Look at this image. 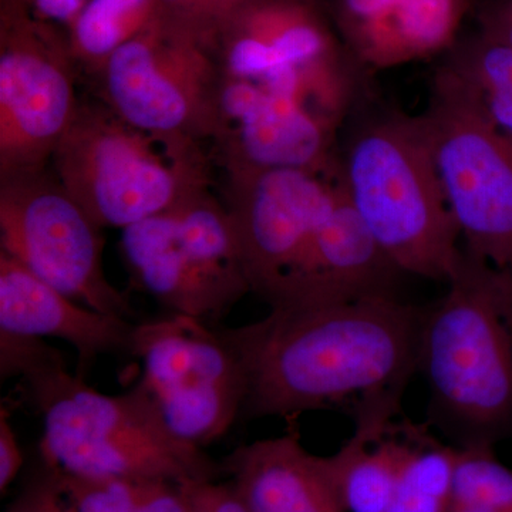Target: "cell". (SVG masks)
Wrapping results in <instances>:
<instances>
[{"label": "cell", "instance_id": "cell-1", "mask_svg": "<svg viewBox=\"0 0 512 512\" xmlns=\"http://www.w3.org/2000/svg\"><path fill=\"white\" fill-rule=\"evenodd\" d=\"M424 309L394 295L272 308L266 318L221 329L247 379L248 419H296L315 410L400 402L419 370Z\"/></svg>", "mask_w": 512, "mask_h": 512}, {"label": "cell", "instance_id": "cell-23", "mask_svg": "<svg viewBox=\"0 0 512 512\" xmlns=\"http://www.w3.org/2000/svg\"><path fill=\"white\" fill-rule=\"evenodd\" d=\"M258 2L261 0H157L163 18L200 37L215 49L231 20Z\"/></svg>", "mask_w": 512, "mask_h": 512}, {"label": "cell", "instance_id": "cell-7", "mask_svg": "<svg viewBox=\"0 0 512 512\" xmlns=\"http://www.w3.org/2000/svg\"><path fill=\"white\" fill-rule=\"evenodd\" d=\"M121 254L141 291L210 326L251 292L231 217L211 187L124 228Z\"/></svg>", "mask_w": 512, "mask_h": 512}, {"label": "cell", "instance_id": "cell-5", "mask_svg": "<svg viewBox=\"0 0 512 512\" xmlns=\"http://www.w3.org/2000/svg\"><path fill=\"white\" fill-rule=\"evenodd\" d=\"M52 164L100 229L123 231L211 187V156L200 141L131 126L100 100H80Z\"/></svg>", "mask_w": 512, "mask_h": 512}, {"label": "cell", "instance_id": "cell-32", "mask_svg": "<svg viewBox=\"0 0 512 512\" xmlns=\"http://www.w3.org/2000/svg\"><path fill=\"white\" fill-rule=\"evenodd\" d=\"M53 512H76V510H74L70 501L67 500L66 495L63 494L62 497H60V500L57 501L55 511Z\"/></svg>", "mask_w": 512, "mask_h": 512}, {"label": "cell", "instance_id": "cell-6", "mask_svg": "<svg viewBox=\"0 0 512 512\" xmlns=\"http://www.w3.org/2000/svg\"><path fill=\"white\" fill-rule=\"evenodd\" d=\"M464 251L498 269L512 265V143L485 96L444 67L420 116Z\"/></svg>", "mask_w": 512, "mask_h": 512}, {"label": "cell", "instance_id": "cell-34", "mask_svg": "<svg viewBox=\"0 0 512 512\" xmlns=\"http://www.w3.org/2000/svg\"><path fill=\"white\" fill-rule=\"evenodd\" d=\"M508 272H510V275H511V278H512V265L510 266V268H508Z\"/></svg>", "mask_w": 512, "mask_h": 512}, {"label": "cell", "instance_id": "cell-28", "mask_svg": "<svg viewBox=\"0 0 512 512\" xmlns=\"http://www.w3.org/2000/svg\"><path fill=\"white\" fill-rule=\"evenodd\" d=\"M23 466V454L18 437L10 424L9 409L0 413V491L8 490Z\"/></svg>", "mask_w": 512, "mask_h": 512}, {"label": "cell", "instance_id": "cell-25", "mask_svg": "<svg viewBox=\"0 0 512 512\" xmlns=\"http://www.w3.org/2000/svg\"><path fill=\"white\" fill-rule=\"evenodd\" d=\"M448 69L485 97L512 92V47L494 37L488 36L466 56L458 57Z\"/></svg>", "mask_w": 512, "mask_h": 512}, {"label": "cell", "instance_id": "cell-31", "mask_svg": "<svg viewBox=\"0 0 512 512\" xmlns=\"http://www.w3.org/2000/svg\"><path fill=\"white\" fill-rule=\"evenodd\" d=\"M490 36L512 47V8L505 10L503 15L495 20Z\"/></svg>", "mask_w": 512, "mask_h": 512}, {"label": "cell", "instance_id": "cell-20", "mask_svg": "<svg viewBox=\"0 0 512 512\" xmlns=\"http://www.w3.org/2000/svg\"><path fill=\"white\" fill-rule=\"evenodd\" d=\"M160 12L157 0H89L69 26L70 50L80 73L94 76L124 43Z\"/></svg>", "mask_w": 512, "mask_h": 512}, {"label": "cell", "instance_id": "cell-15", "mask_svg": "<svg viewBox=\"0 0 512 512\" xmlns=\"http://www.w3.org/2000/svg\"><path fill=\"white\" fill-rule=\"evenodd\" d=\"M399 274L336 180L328 211L266 302L271 309L295 308L394 295Z\"/></svg>", "mask_w": 512, "mask_h": 512}, {"label": "cell", "instance_id": "cell-29", "mask_svg": "<svg viewBox=\"0 0 512 512\" xmlns=\"http://www.w3.org/2000/svg\"><path fill=\"white\" fill-rule=\"evenodd\" d=\"M345 15L357 23L359 30L383 19L402 0H342Z\"/></svg>", "mask_w": 512, "mask_h": 512}, {"label": "cell", "instance_id": "cell-18", "mask_svg": "<svg viewBox=\"0 0 512 512\" xmlns=\"http://www.w3.org/2000/svg\"><path fill=\"white\" fill-rule=\"evenodd\" d=\"M400 404L357 414L356 431L338 453L325 457L346 512H386L413 443V423H394Z\"/></svg>", "mask_w": 512, "mask_h": 512}, {"label": "cell", "instance_id": "cell-8", "mask_svg": "<svg viewBox=\"0 0 512 512\" xmlns=\"http://www.w3.org/2000/svg\"><path fill=\"white\" fill-rule=\"evenodd\" d=\"M224 72L217 49L158 12L90 77L97 100L131 126L210 141Z\"/></svg>", "mask_w": 512, "mask_h": 512}, {"label": "cell", "instance_id": "cell-10", "mask_svg": "<svg viewBox=\"0 0 512 512\" xmlns=\"http://www.w3.org/2000/svg\"><path fill=\"white\" fill-rule=\"evenodd\" d=\"M0 251L73 301L130 319L133 306L103 269L104 238L49 171L0 181Z\"/></svg>", "mask_w": 512, "mask_h": 512}, {"label": "cell", "instance_id": "cell-4", "mask_svg": "<svg viewBox=\"0 0 512 512\" xmlns=\"http://www.w3.org/2000/svg\"><path fill=\"white\" fill-rule=\"evenodd\" d=\"M336 180L403 274L448 282L463 259L420 116L384 114L353 134Z\"/></svg>", "mask_w": 512, "mask_h": 512}, {"label": "cell", "instance_id": "cell-26", "mask_svg": "<svg viewBox=\"0 0 512 512\" xmlns=\"http://www.w3.org/2000/svg\"><path fill=\"white\" fill-rule=\"evenodd\" d=\"M184 490L190 500L191 512H249L235 485L214 481H191Z\"/></svg>", "mask_w": 512, "mask_h": 512}, {"label": "cell", "instance_id": "cell-27", "mask_svg": "<svg viewBox=\"0 0 512 512\" xmlns=\"http://www.w3.org/2000/svg\"><path fill=\"white\" fill-rule=\"evenodd\" d=\"M136 512H191L184 485L173 481H138Z\"/></svg>", "mask_w": 512, "mask_h": 512}, {"label": "cell", "instance_id": "cell-19", "mask_svg": "<svg viewBox=\"0 0 512 512\" xmlns=\"http://www.w3.org/2000/svg\"><path fill=\"white\" fill-rule=\"evenodd\" d=\"M461 13V0H402L383 19L360 29L363 62L390 67L446 46Z\"/></svg>", "mask_w": 512, "mask_h": 512}, {"label": "cell", "instance_id": "cell-30", "mask_svg": "<svg viewBox=\"0 0 512 512\" xmlns=\"http://www.w3.org/2000/svg\"><path fill=\"white\" fill-rule=\"evenodd\" d=\"M485 103L495 126L512 143V92L491 94Z\"/></svg>", "mask_w": 512, "mask_h": 512}, {"label": "cell", "instance_id": "cell-22", "mask_svg": "<svg viewBox=\"0 0 512 512\" xmlns=\"http://www.w3.org/2000/svg\"><path fill=\"white\" fill-rule=\"evenodd\" d=\"M453 505L512 512V468L495 457L493 447H457Z\"/></svg>", "mask_w": 512, "mask_h": 512}, {"label": "cell", "instance_id": "cell-24", "mask_svg": "<svg viewBox=\"0 0 512 512\" xmlns=\"http://www.w3.org/2000/svg\"><path fill=\"white\" fill-rule=\"evenodd\" d=\"M64 495L76 512H136L138 481L114 477H80L64 474Z\"/></svg>", "mask_w": 512, "mask_h": 512}, {"label": "cell", "instance_id": "cell-9", "mask_svg": "<svg viewBox=\"0 0 512 512\" xmlns=\"http://www.w3.org/2000/svg\"><path fill=\"white\" fill-rule=\"evenodd\" d=\"M69 36L20 0L0 5V181L47 170L80 100Z\"/></svg>", "mask_w": 512, "mask_h": 512}, {"label": "cell", "instance_id": "cell-16", "mask_svg": "<svg viewBox=\"0 0 512 512\" xmlns=\"http://www.w3.org/2000/svg\"><path fill=\"white\" fill-rule=\"evenodd\" d=\"M136 326L121 316L80 308L0 251V332L70 343L77 353L74 375L84 379L97 357L106 353L131 355Z\"/></svg>", "mask_w": 512, "mask_h": 512}, {"label": "cell", "instance_id": "cell-17", "mask_svg": "<svg viewBox=\"0 0 512 512\" xmlns=\"http://www.w3.org/2000/svg\"><path fill=\"white\" fill-rule=\"evenodd\" d=\"M221 464L249 512H346L325 457L303 447L298 427L238 447Z\"/></svg>", "mask_w": 512, "mask_h": 512}, {"label": "cell", "instance_id": "cell-11", "mask_svg": "<svg viewBox=\"0 0 512 512\" xmlns=\"http://www.w3.org/2000/svg\"><path fill=\"white\" fill-rule=\"evenodd\" d=\"M131 356L143 360L141 382L185 443L207 446L242 413L247 379L241 360L207 323L175 313L137 323Z\"/></svg>", "mask_w": 512, "mask_h": 512}, {"label": "cell", "instance_id": "cell-3", "mask_svg": "<svg viewBox=\"0 0 512 512\" xmlns=\"http://www.w3.org/2000/svg\"><path fill=\"white\" fill-rule=\"evenodd\" d=\"M447 285L421 323L430 420L456 447H494L512 434V278L463 251Z\"/></svg>", "mask_w": 512, "mask_h": 512}, {"label": "cell", "instance_id": "cell-12", "mask_svg": "<svg viewBox=\"0 0 512 512\" xmlns=\"http://www.w3.org/2000/svg\"><path fill=\"white\" fill-rule=\"evenodd\" d=\"M221 36L232 76L261 83L293 70L308 106L336 124L355 100L357 76L340 62L309 0H261L232 19Z\"/></svg>", "mask_w": 512, "mask_h": 512}, {"label": "cell", "instance_id": "cell-21", "mask_svg": "<svg viewBox=\"0 0 512 512\" xmlns=\"http://www.w3.org/2000/svg\"><path fill=\"white\" fill-rule=\"evenodd\" d=\"M457 447L434 439L427 424H416L396 494L386 512H450Z\"/></svg>", "mask_w": 512, "mask_h": 512}, {"label": "cell", "instance_id": "cell-13", "mask_svg": "<svg viewBox=\"0 0 512 512\" xmlns=\"http://www.w3.org/2000/svg\"><path fill=\"white\" fill-rule=\"evenodd\" d=\"M224 204L251 292L268 301L326 214L336 183L296 168L227 173Z\"/></svg>", "mask_w": 512, "mask_h": 512}, {"label": "cell", "instance_id": "cell-14", "mask_svg": "<svg viewBox=\"0 0 512 512\" xmlns=\"http://www.w3.org/2000/svg\"><path fill=\"white\" fill-rule=\"evenodd\" d=\"M336 126L299 101L224 74L210 140L212 158L225 174L296 168L336 178Z\"/></svg>", "mask_w": 512, "mask_h": 512}, {"label": "cell", "instance_id": "cell-33", "mask_svg": "<svg viewBox=\"0 0 512 512\" xmlns=\"http://www.w3.org/2000/svg\"><path fill=\"white\" fill-rule=\"evenodd\" d=\"M450 512H500V511L485 510V508L458 507V505H453V507H451Z\"/></svg>", "mask_w": 512, "mask_h": 512}, {"label": "cell", "instance_id": "cell-2", "mask_svg": "<svg viewBox=\"0 0 512 512\" xmlns=\"http://www.w3.org/2000/svg\"><path fill=\"white\" fill-rule=\"evenodd\" d=\"M0 376H19L45 420L40 453L47 467L80 477L177 484L224 473L201 447L178 439L140 382L109 396L72 375L60 350L40 338L0 332Z\"/></svg>", "mask_w": 512, "mask_h": 512}]
</instances>
